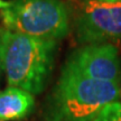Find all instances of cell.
Returning <instances> with one entry per match:
<instances>
[{
  "mask_svg": "<svg viewBox=\"0 0 121 121\" xmlns=\"http://www.w3.org/2000/svg\"><path fill=\"white\" fill-rule=\"evenodd\" d=\"M4 71L8 85L38 94L51 76L57 40L13 33L2 28Z\"/></svg>",
  "mask_w": 121,
  "mask_h": 121,
  "instance_id": "6da1fadb",
  "label": "cell"
},
{
  "mask_svg": "<svg viewBox=\"0 0 121 121\" xmlns=\"http://www.w3.org/2000/svg\"><path fill=\"white\" fill-rule=\"evenodd\" d=\"M119 99V83L91 78L66 63L53 93L51 113L56 121H94Z\"/></svg>",
  "mask_w": 121,
  "mask_h": 121,
  "instance_id": "7a4b0ae2",
  "label": "cell"
},
{
  "mask_svg": "<svg viewBox=\"0 0 121 121\" xmlns=\"http://www.w3.org/2000/svg\"><path fill=\"white\" fill-rule=\"evenodd\" d=\"M6 29L46 39H60L69 30L67 8L62 0H13L2 9Z\"/></svg>",
  "mask_w": 121,
  "mask_h": 121,
  "instance_id": "3957f363",
  "label": "cell"
},
{
  "mask_svg": "<svg viewBox=\"0 0 121 121\" xmlns=\"http://www.w3.org/2000/svg\"><path fill=\"white\" fill-rule=\"evenodd\" d=\"M76 36L85 45L121 39V2L86 0L78 15Z\"/></svg>",
  "mask_w": 121,
  "mask_h": 121,
  "instance_id": "277c9868",
  "label": "cell"
},
{
  "mask_svg": "<svg viewBox=\"0 0 121 121\" xmlns=\"http://www.w3.org/2000/svg\"><path fill=\"white\" fill-rule=\"evenodd\" d=\"M69 65L91 78L119 83L121 76L118 48L112 44L85 45L67 60Z\"/></svg>",
  "mask_w": 121,
  "mask_h": 121,
  "instance_id": "5b68a950",
  "label": "cell"
},
{
  "mask_svg": "<svg viewBox=\"0 0 121 121\" xmlns=\"http://www.w3.org/2000/svg\"><path fill=\"white\" fill-rule=\"evenodd\" d=\"M34 104L33 94L25 90L9 86L0 91V121L22 119L31 112Z\"/></svg>",
  "mask_w": 121,
  "mask_h": 121,
  "instance_id": "8992f818",
  "label": "cell"
},
{
  "mask_svg": "<svg viewBox=\"0 0 121 121\" xmlns=\"http://www.w3.org/2000/svg\"><path fill=\"white\" fill-rule=\"evenodd\" d=\"M94 121H121V102L117 101L107 105Z\"/></svg>",
  "mask_w": 121,
  "mask_h": 121,
  "instance_id": "52a82bcc",
  "label": "cell"
},
{
  "mask_svg": "<svg viewBox=\"0 0 121 121\" xmlns=\"http://www.w3.org/2000/svg\"><path fill=\"white\" fill-rule=\"evenodd\" d=\"M4 69V36L2 28L0 29V73Z\"/></svg>",
  "mask_w": 121,
  "mask_h": 121,
  "instance_id": "ba28073f",
  "label": "cell"
},
{
  "mask_svg": "<svg viewBox=\"0 0 121 121\" xmlns=\"http://www.w3.org/2000/svg\"><path fill=\"white\" fill-rule=\"evenodd\" d=\"M9 4V1H4V0H0V9H4Z\"/></svg>",
  "mask_w": 121,
  "mask_h": 121,
  "instance_id": "9c48e42d",
  "label": "cell"
},
{
  "mask_svg": "<svg viewBox=\"0 0 121 121\" xmlns=\"http://www.w3.org/2000/svg\"><path fill=\"white\" fill-rule=\"evenodd\" d=\"M99 1H104V2H121V0H99Z\"/></svg>",
  "mask_w": 121,
  "mask_h": 121,
  "instance_id": "30bf717a",
  "label": "cell"
},
{
  "mask_svg": "<svg viewBox=\"0 0 121 121\" xmlns=\"http://www.w3.org/2000/svg\"><path fill=\"white\" fill-rule=\"evenodd\" d=\"M119 87H120V99H121V76H120V81H119Z\"/></svg>",
  "mask_w": 121,
  "mask_h": 121,
  "instance_id": "8fae6325",
  "label": "cell"
}]
</instances>
